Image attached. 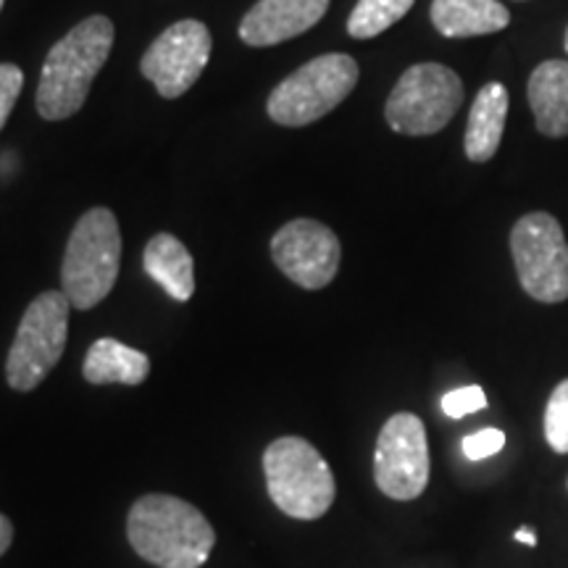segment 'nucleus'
Instances as JSON below:
<instances>
[{
    "label": "nucleus",
    "instance_id": "39448f33",
    "mask_svg": "<svg viewBox=\"0 0 568 568\" xmlns=\"http://www.w3.org/2000/svg\"><path fill=\"white\" fill-rule=\"evenodd\" d=\"M358 63L345 53H326L308 61L272 90L266 111L274 124L305 126L335 111L355 90Z\"/></svg>",
    "mask_w": 568,
    "mask_h": 568
},
{
    "label": "nucleus",
    "instance_id": "7ed1b4c3",
    "mask_svg": "<svg viewBox=\"0 0 568 568\" xmlns=\"http://www.w3.org/2000/svg\"><path fill=\"white\" fill-rule=\"evenodd\" d=\"M122 264V234L116 216L103 205L90 209L71 230L61 264V287L71 308L90 311L103 303L116 284Z\"/></svg>",
    "mask_w": 568,
    "mask_h": 568
},
{
    "label": "nucleus",
    "instance_id": "6e6552de",
    "mask_svg": "<svg viewBox=\"0 0 568 568\" xmlns=\"http://www.w3.org/2000/svg\"><path fill=\"white\" fill-rule=\"evenodd\" d=\"M510 253L524 293L539 303L568 301V243L556 216L535 211L518 219Z\"/></svg>",
    "mask_w": 568,
    "mask_h": 568
},
{
    "label": "nucleus",
    "instance_id": "0eeeda50",
    "mask_svg": "<svg viewBox=\"0 0 568 568\" xmlns=\"http://www.w3.org/2000/svg\"><path fill=\"white\" fill-rule=\"evenodd\" d=\"M69 297L48 290L34 297L21 316L13 345L6 361V379L19 393L40 387L61 361L69 339Z\"/></svg>",
    "mask_w": 568,
    "mask_h": 568
},
{
    "label": "nucleus",
    "instance_id": "dca6fc26",
    "mask_svg": "<svg viewBox=\"0 0 568 568\" xmlns=\"http://www.w3.org/2000/svg\"><path fill=\"white\" fill-rule=\"evenodd\" d=\"M142 266H145V274L155 284H161L174 301L187 303L193 297L195 261L187 247L182 245V240H176L174 234H155L151 243L145 245V253H142Z\"/></svg>",
    "mask_w": 568,
    "mask_h": 568
},
{
    "label": "nucleus",
    "instance_id": "f3484780",
    "mask_svg": "<svg viewBox=\"0 0 568 568\" xmlns=\"http://www.w3.org/2000/svg\"><path fill=\"white\" fill-rule=\"evenodd\" d=\"M151 374V358L142 351L119 343L113 337H101L90 345L84 355L82 376L90 385H142Z\"/></svg>",
    "mask_w": 568,
    "mask_h": 568
},
{
    "label": "nucleus",
    "instance_id": "412c9836",
    "mask_svg": "<svg viewBox=\"0 0 568 568\" xmlns=\"http://www.w3.org/2000/svg\"><path fill=\"white\" fill-rule=\"evenodd\" d=\"M21 88H24V71L13 63H0V130L9 122Z\"/></svg>",
    "mask_w": 568,
    "mask_h": 568
},
{
    "label": "nucleus",
    "instance_id": "2eb2a0df",
    "mask_svg": "<svg viewBox=\"0 0 568 568\" xmlns=\"http://www.w3.org/2000/svg\"><path fill=\"white\" fill-rule=\"evenodd\" d=\"M506 116H508V90L506 84L489 82L477 92V101L471 103V113H468V126L464 148L468 161L485 163L493 159L500 148L503 132H506Z\"/></svg>",
    "mask_w": 568,
    "mask_h": 568
},
{
    "label": "nucleus",
    "instance_id": "1a4fd4ad",
    "mask_svg": "<svg viewBox=\"0 0 568 568\" xmlns=\"http://www.w3.org/2000/svg\"><path fill=\"white\" fill-rule=\"evenodd\" d=\"M376 487L393 500H416L429 485V445L422 418L395 414L382 426L374 450Z\"/></svg>",
    "mask_w": 568,
    "mask_h": 568
},
{
    "label": "nucleus",
    "instance_id": "b1692460",
    "mask_svg": "<svg viewBox=\"0 0 568 568\" xmlns=\"http://www.w3.org/2000/svg\"><path fill=\"white\" fill-rule=\"evenodd\" d=\"M518 542H524V545H529V548H537V535L535 531H531L529 527H524V529H518L516 535H514Z\"/></svg>",
    "mask_w": 568,
    "mask_h": 568
},
{
    "label": "nucleus",
    "instance_id": "a878e982",
    "mask_svg": "<svg viewBox=\"0 0 568 568\" xmlns=\"http://www.w3.org/2000/svg\"><path fill=\"white\" fill-rule=\"evenodd\" d=\"M3 3H6V0H0V11H3Z\"/></svg>",
    "mask_w": 568,
    "mask_h": 568
},
{
    "label": "nucleus",
    "instance_id": "4468645a",
    "mask_svg": "<svg viewBox=\"0 0 568 568\" xmlns=\"http://www.w3.org/2000/svg\"><path fill=\"white\" fill-rule=\"evenodd\" d=\"M529 105L545 138L568 134V61L550 59L531 71Z\"/></svg>",
    "mask_w": 568,
    "mask_h": 568
},
{
    "label": "nucleus",
    "instance_id": "f257e3e1",
    "mask_svg": "<svg viewBox=\"0 0 568 568\" xmlns=\"http://www.w3.org/2000/svg\"><path fill=\"white\" fill-rule=\"evenodd\" d=\"M126 537L140 558L159 568H201L216 531L201 510L172 495H145L126 518Z\"/></svg>",
    "mask_w": 568,
    "mask_h": 568
},
{
    "label": "nucleus",
    "instance_id": "6ab92c4d",
    "mask_svg": "<svg viewBox=\"0 0 568 568\" xmlns=\"http://www.w3.org/2000/svg\"><path fill=\"white\" fill-rule=\"evenodd\" d=\"M545 439L552 450L568 453V379L552 389L548 408H545Z\"/></svg>",
    "mask_w": 568,
    "mask_h": 568
},
{
    "label": "nucleus",
    "instance_id": "a211bd4d",
    "mask_svg": "<svg viewBox=\"0 0 568 568\" xmlns=\"http://www.w3.org/2000/svg\"><path fill=\"white\" fill-rule=\"evenodd\" d=\"M414 3L416 0H358L347 19V32L355 40H372L397 24Z\"/></svg>",
    "mask_w": 568,
    "mask_h": 568
},
{
    "label": "nucleus",
    "instance_id": "f03ea898",
    "mask_svg": "<svg viewBox=\"0 0 568 568\" xmlns=\"http://www.w3.org/2000/svg\"><path fill=\"white\" fill-rule=\"evenodd\" d=\"M113 21L109 17H88L55 42L40 71L38 111L48 122L74 116L88 101L92 80L113 48Z\"/></svg>",
    "mask_w": 568,
    "mask_h": 568
},
{
    "label": "nucleus",
    "instance_id": "423d86ee",
    "mask_svg": "<svg viewBox=\"0 0 568 568\" xmlns=\"http://www.w3.org/2000/svg\"><path fill=\"white\" fill-rule=\"evenodd\" d=\"M464 103V82L443 63H416L389 92L385 116L397 134L426 138L443 132Z\"/></svg>",
    "mask_w": 568,
    "mask_h": 568
},
{
    "label": "nucleus",
    "instance_id": "f8f14e48",
    "mask_svg": "<svg viewBox=\"0 0 568 568\" xmlns=\"http://www.w3.org/2000/svg\"><path fill=\"white\" fill-rule=\"evenodd\" d=\"M329 0H258L240 21V40L251 48L280 45L324 19Z\"/></svg>",
    "mask_w": 568,
    "mask_h": 568
},
{
    "label": "nucleus",
    "instance_id": "9b49d317",
    "mask_svg": "<svg viewBox=\"0 0 568 568\" xmlns=\"http://www.w3.org/2000/svg\"><path fill=\"white\" fill-rule=\"evenodd\" d=\"M337 234L314 219H295L284 224L272 240V258L280 272L303 290H322L339 268Z\"/></svg>",
    "mask_w": 568,
    "mask_h": 568
},
{
    "label": "nucleus",
    "instance_id": "ddd939ff",
    "mask_svg": "<svg viewBox=\"0 0 568 568\" xmlns=\"http://www.w3.org/2000/svg\"><path fill=\"white\" fill-rule=\"evenodd\" d=\"M432 24L443 38L464 40L506 30L510 11L500 0H435Z\"/></svg>",
    "mask_w": 568,
    "mask_h": 568
},
{
    "label": "nucleus",
    "instance_id": "20e7f679",
    "mask_svg": "<svg viewBox=\"0 0 568 568\" xmlns=\"http://www.w3.org/2000/svg\"><path fill=\"white\" fill-rule=\"evenodd\" d=\"M266 487L282 514L314 521L335 503V474L303 437H280L264 453Z\"/></svg>",
    "mask_w": 568,
    "mask_h": 568
},
{
    "label": "nucleus",
    "instance_id": "393cba45",
    "mask_svg": "<svg viewBox=\"0 0 568 568\" xmlns=\"http://www.w3.org/2000/svg\"><path fill=\"white\" fill-rule=\"evenodd\" d=\"M564 42H566V53H568V30H566V40Z\"/></svg>",
    "mask_w": 568,
    "mask_h": 568
},
{
    "label": "nucleus",
    "instance_id": "4be33fe9",
    "mask_svg": "<svg viewBox=\"0 0 568 568\" xmlns=\"http://www.w3.org/2000/svg\"><path fill=\"white\" fill-rule=\"evenodd\" d=\"M503 447H506V432L500 429H481V432H474V435L464 437V456L468 460H485V458H493L495 453H500Z\"/></svg>",
    "mask_w": 568,
    "mask_h": 568
},
{
    "label": "nucleus",
    "instance_id": "5701e85b",
    "mask_svg": "<svg viewBox=\"0 0 568 568\" xmlns=\"http://www.w3.org/2000/svg\"><path fill=\"white\" fill-rule=\"evenodd\" d=\"M11 542H13V524L0 514V556L11 548Z\"/></svg>",
    "mask_w": 568,
    "mask_h": 568
},
{
    "label": "nucleus",
    "instance_id": "9d476101",
    "mask_svg": "<svg viewBox=\"0 0 568 568\" xmlns=\"http://www.w3.org/2000/svg\"><path fill=\"white\" fill-rule=\"evenodd\" d=\"M211 32L203 21L182 19L161 32L140 61V71L153 82L161 98H182L201 80L211 59Z\"/></svg>",
    "mask_w": 568,
    "mask_h": 568
},
{
    "label": "nucleus",
    "instance_id": "aec40b11",
    "mask_svg": "<svg viewBox=\"0 0 568 568\" xmlns=\"http://www.w3.org/2000/svg\"><path fill=\"white\" fill-rule=\"evenodd\" d=\"M487 408V395L479 385H468L460 389H453L443 397V414L447 418H464L477 414V410Z\"/></svg>",
    "mask_w": 568,
    "mask_h": 568
}]
</instances>
